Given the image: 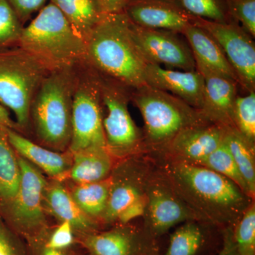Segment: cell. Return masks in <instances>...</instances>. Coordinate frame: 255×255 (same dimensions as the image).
Returning <instances> with one entry per match:
<instances>
[{
	"mask_svg": "<svg viewBox=\"0 0 255 255\" xmlns=\"http://www.w3.org/2000/svg\"><path fill=\"white\" fill-rule=\"evenodd\" d=\"M131 102L141 114L144 143L148 155H158L188 128L212 123L202 111L147 85L132 89Z\"/></svg>",
	"mask_w": 255,
	"mask_h": 255,
	"instance_id": "4",
	"label": "cell"
},
{
	"mask_svg": "<svg viewBox=\"0 0 255 255\" xmlns=\"http://www.w3.org/2000/svg\"><path fill=\"white\" fill-rule=\"evenodd\" d=\"M233 236L239 255H255V201L235 225Z\"/></svg>",
	"mask_w": 255,
	"mask_h": 255,
	"instance_id": "32",
	"label": "cell"
},
{
	"mask_svg": "<svg viewBox=\"0 0 255 255\" xmlns=\"http://www.w3.org/2000/svg\"><path fill=\"white\" fill-rule=\"evenodd\" d=\"M145 85L168 92L191 107L202 110L204 102V80L197 70L187 71L162 68L147 64Z\"/></svg>",
	"mask_w": 255,
	"mask_h": 255,
	"instance_id": "17",
	"label": "cell"
},
{
	"mask_svg": "<svg viewBox=\"0 0 255 255\" xmlns=\"http://www.w3.org/2000/svg\"><path fill=\"white\" fill-rule=\"evenodd\" d=\"M146 198L142 228L156 240L177 225L188 221L201 223L156 166L147 182Z\"/></svg>",
	"mask_w": 255,
	"mask_h": 255,
	"instance_id": "11",
	"label": "cell"
},
{
	"mask_svg": "<svg viewBox=\"0 0 255 255\" xmlns=\"http://www.w3.org/2000/svg\"><path fill=\"white\" fill-rule=\"evenodd\" d=\"M50 70L21 47L0 51V104L14 114L21 133L30 127L32 100Z\"/></svg>",
	"mask_w": 255,
	"mask_h": 255,
	"instance_id": "6",
	"label": "cell"
},
{
	"mask_svg": "<svg viewBox=\"0 0 255 255\" xmlns=\"http://www.w3.org/2000/svg\"><path fill=\"white\" fill-rule=\"evenodd\" d=\"M156 167L202 223L233 228L255 201L228 178L204 166L159 157Z\"/></svg>",
	"mask_w": 255,
	"mask_h": 255,
	"instance_id": "1",
	"label": "cell"
},
{
	"mask_svg": "<svg viewBox=\"0 0 255 255\" xmlns=\"http://www.w3.org/2000/svg\"><path fill=\"white\" fill-rule=\"evenodd\" d=\"M18 161L17 192L12 199L0 206V215L16 232L30 240L44 233V193L48 183L36 166L19 155Z\"/></svg>",
	"mask_w": 255,
	"mask_h": 255,
	"instance_id": "10",
	"label": "cell"
},
{
	"mask_svg": "<svg viewBox=\"0 0 255 255\" xmlns=\"http://www.w3.org/2000/svg\"><path fill=\"white\" fill-rule=\"evenodd\" d=\"M19 181L17 154L8 140L4 127H0V206L14 197Z\"/></svg>",
	"mask_w": 255,
	"mask_h": 255,
	"instance_id": "26",
	"label": "cell"
},
{
	"mask_svg": "<svg viewBox=\"0 0 255 255\" xmlns=\"http://www.w3.org/2000/svg\"><path fill=\"white\" fill-rule=\"evenodd\" d=\"M204 80V102L201 111L210 122L233 127V110L238 96L236 80L196 65Z\"/></svg>",
	"mask_w": 255,
	"mask_h": 255,
	"instance_id": "18",
	"label": "cell"
},
{
	"mask_svg": "<svg viewBox=\"0 0 255 255\" xmlns=\"http://www.w3.org/2000/svg\"><path fill=\"white\" fill-rule=\"evenodd\" d=\"M43 234L44 233L38 237L28 240L31 248V255H68L65 250L59 251L48 248L45 245Z\"/></svg>",
	"mask_w": 255,
	"mask_h": 255,
	"instance_id": "37",
	"label": "cell"
},
{
	"mask_svg": "<svg viewBox=\"0 0 255 255\" xmlns=\"http://www.w3.org/2000/svg\"><path fill=\"white\" fill-rule=\"evenodd\" d=\"M148 154L119 160L111 174L110 195L101 224L124 225L142 217L146 187L155 163Z\"/></svg>",
	"mask_w": 255,
	"mask_h": 255,
	"instance_id": "8",
	"label": "cell"
},
{
	"mask_svg": "<svg viewBox=\"0 0 255 255\" xmlns=\"http://www.w3.org/2000/svg\"><path fill=\"white\" fill-rule=\"evenodd\" d=\"M67 176L76 184L100 182L110 177L116 159L106 148H89L72 153Z\"/></svg>",
	"mask_w": 255,
	"mask_h": 255,
	"instance_id": "22",
	"label": "cell"
},
{
	"mask_svg": "<svg viewBox=\"0 0 255 255\" xmlns=\"http://www.w3.org/2000/svg\"><path fill=\"white\" fill-rule=\"evenodd\" d=\"M76 66L50 70L40 84L30 108V126L38 144L58 152L68 150L71 140Z\"/></svg>",
	"mask_w": 255,
	"mask_h": 255,
	"instance_id": "3",
	"label": "cell"
},
{
	"mask_svg": "<svg viewBox=\"0 0 255 255\" xmlns=\"http://www.w3.org/2000/svg\"><path fill=\"white\" fill-rule=\"evenodd\" d=\"M135 1V0H128V2H129V1Z\"/></svg>",
	"mask_w": 255,
	"mask_h": 255,
	"instance_id": "41",
	"label": "cell"
},
{
	"mask_svg": "<svg viewBox=\"0 0 255 255\" xmlns=\"http://www.w3.org/2000/svg\"><path fill=\"white\" fill-rule=\"evenodd\" d=\"M107 13H117L123 11L128 0H100Z\"/></svg>",
	"mask_w": 255,
	"mask_h": 255,
	"instance_id": "40",
	"label": "cell"
},
{
	"mask_svg": "<svg viewBox=\"0 0 255 255\" xmlns=\"http://www.w3.org/2000/svg\"><path fill=\"white\" fill-rule=\"evenodd\" d=\"M233 127L255 145V91L237 96L233 110Z\"/></svg>",
	"mask_w": 255,
	"mask_h": 255,
	"instance_id": "30",
	"label": "cell"
},
{
	"mask_svg": "<svg viewBox=\"0 0 255 255\" xmlns=\"http://www.w3.org/2000/svg\"><path fill=\"white\" fill-rule=\"evenodd\" d=\"M0 255H26L12 230L0 215Z\"/></svg>",
	"mask_w": 255,
	"mask_h": 255,
	"instance_id": "35",
	"label": "cell"
},
{
	"mask_svg": "<svg viewBox=\"0 0 255 255\" xmlns=\"http://www.w3.org/2000/svg\"><path fill=\"white\" fill-rule=\"evenodd\" d=\"M23 27L7 0H0V51L19 46Z\"/></svg>",
	"mask_w": 255,
	"mask_h": 255,
	"instance_id": "31",
	"label": "cell"
},
{
	"mask_svg": "<svg viewBox=\"0 0 255 255\" xmlns=\"http://www.w3.org/2000/svg\"><path fill=\"white\" fill-rule=\"evenodd\" d=\"M191 23L209 32L222 48L236 74L238 85L255 91L254 38L238 22L218 23L191 16Z\"/></svg>",
	"mask_w": 255,
	"mask_h": 255,
	"instance_id": "12",
	"label": "cell"
},
{
	"mask_svg": "<svg viewBox=\"0 0 255 255\" xmlns=\"http://www.w3.org/2000/svg\"><path fill=\"white\" fill-rule=\"evenodd\" d=\"M123 11L140 27L179 33L190 24L192 16L174 0H135L128 2Z\"/></svg>",
	"mask_w": 255,
	"mask_h": 255,
	"instance_id": "16",
	"label": "cell"
},
{
	"mask_svg": "<svg viewBox=\"0 0 255 255\" xmlns=\"http://www.w3.org/2000/svg\"><path fill=\"white\" fill-rule=\"evenodd\" d=\"M0 127L7 128L19 132V128L16 122L10 117L9 111L1 104H0Z\"/></svg>",
	"mask_w": 255,
	"mask_h": 255,
	"instance_id": "39",
	"label": "cell"
},
{
	"mask_svg": "<svg viewBox=\"0 0 255 255\" xmlns=\"http://www.w3.org/2000/svg\"><path fill=\"white\" fill-rule=\"evenodd\" d=\"M23 25L44 7L48 0H7Z\"/></svg>",
	"mask_w": 255,
	"mask_h": 255,
	"instance_id": "36",
	"label": "cell"
},
{
	"mask_svg": "<svg viewBox=\"0 0 255 255\" xmlns=\"http://www.w3.org/2000/svg\"><path fill=\"white\" fill-rule=\"evenodd\" d=\"M192 16L218 23L237 22L230 14L228 0H174Z\"/></svg>",
	"mask_w": 255,
	"mask_h": 255,
	"instance_id": "29",
	"label": "cell"
},
{
	"mask_svg": "<svg viewBox=\"0 0 255 255\" xmlns=\"http://www.w3.org/2000/svg\"><path fill=\"white\" fill-rule=\"evenodd\" d=\"M44 204L50 213L61 222H68L82 234L98 231L100 225L87 216L76 204L71 194L60 183L47 184Z\"/></svg>",
	"mask_w": 255,
	"mask_h": 255,
	"instance_id": "21",
	"label": "cell"
},
{
	"mask_svg": "<svg viewBox=\"0 0 255 255\" xmlns=\"http://www.w3.org/2000/svg\"><path fill=\"white\" fill-rule=\"evenodd\" d=\"M198 164L207 167L228 178L241 188L246 194L251 196L246 183L242 177L231 152L224 142V140L217 149Z\"/></svg>",
	"mask_w": 255,
	"mask_h": 255,
	"instance_id": "28",
	"label": "cell"
},
{
	"mask_svg": "<svg viewBox=\"0 0 255 255\" xmlns=\"http://www.w3.org/2000/svg\"><path fill=\"white\" fill-rule=\"evenodd\" d=\"M44 238L45 245L51 249L64 251L74 243L73 228L68 222H61L50 236Z\"/></svg>",
	"mask_w": 255,
	"mask_h": 255,
	"instance_id": "34",
	"label": "cell"
},
{
	"mask_svg": "<svg viewBox=\"0 0 255 255\" xmlns=\"http://www.w3.org/2000/svg\"><path fill=\"white\" fill-rule=\"evenodd\" d=\"M110 186V177L100 182L76 184L70 194L80 209L101 225L107 208Z\"/></svg>",
	"mask_w": 255,
	"mask_h": 255,
	"instance_id": "25",
	"label": "cell"
},
{
	"mask_svg": "<svg viewBox=\"0 0 255 255\" xmlns=\"http://www.w3.org/2000/svg\"><path fill=\"white\" fill-rule=\"evenodd\" d=\"M82 246L92 255H157V240L128 224L116 225L109 231L82 234Z\"/></svg>",
	"mask_w": 255,
	"mask_h": 255,
	"instance_id": "14",
	"label": "cell"
},
{
	"mask_svg": "<svg viewBox=\"0 0 255 255\" xmlns=\"http://www.w3.org/2000/svg\"><path fill=\"white\" fill-rule=\"evenodd\" d=\"M9 143L18 155L52 177L67 175L73 162L71 152H58L28 139L21 132L4 128Z\"/></svg>",
	"mask_w": 255,
	"mask_h": 255,
	"instance_id": "19",
	"label": "cell"
},
{
	"mask_svg": "<svg viewBox=\"0 0 255 255\" xmlns=\"http://www.w3.org/2000/svg\"><path fill=\"white\" fill-rule=\"evenodd\" d=\"M226 127L211 123L188 128L176 135L157 156L198 164L222 143Z\"/></svg>",
	"mask_w": 255,
	"mask_h": 255,
	"instance_id": "15",
	"label": "cell"
},
{
	"mask_svg": "<svg viewBox=\"0 0 255 255\" xmlns=\"http://www.w3.org/2000/svg\"><path fill=\"white\" fill-rule=\"evenodd\" d=\"M61 11L72 27L87 41L106 14L100 0H49Z\"/></svg>",
	"mask_w": 255,
	"mask_h": 255,
	"instance_id": "23",
	"label": "cell"
},
{
	"mask_svg": "<svg viewBox=\"0 0 255 255\" xmlns=\"http://www.w3.org/2000/svg\"><path fill=\"white\" fill-rule=\"evenodd\" d=\"M205 242L202 223L188 221L182 223L171 235L168 248L161 255H196Z\"/></svg>",
	"mask_w": 255,
	"mask_h": 255,
	"instance_id": "27",
	"label": "cell"
},
{
	"mask_svg": "<svg viewBox=\"0 0 255 255\" xmlns=\"http://www.w3.org/2000/svg\"><path fill=\"white\" fill-rule=\"evenodd\" d=\"M185 37L196 65L237 81L236 74L219 43L205 29L191 23L181 33Z\"/></svg>",
	"mask_w": 255,
	"mask_h": 255,
	"instance_id": "20",
	"label": "cell"
},
{
	"mask_svg": "<svg viewBox=\"0 0 255 255\" xmlns=\"http://www.w3.org/2000/svg\"><path fill=\"white\" fill-rule=\"evenodd\" d=\"M224 142L231 152L253 199L255 198V145L233 127H226Z\"/></svg>",
	"mask_w": 255,
	"mask_h": 255,
	"instance_id": "24",
	"label": "cell"
},
{
	"mask_svg": "<svg viewBox=\"0 0 255 255\" xmlns=\"http://www.w3.org/2000/svg\"><path fill=\"white\" fill-rule=\"evenodd\" d=\"M18 46L51 70L76 66L86 61V41L50 1L25 25Z\"/></svg>",
	"mask_w": 255,
	"mask_h": 255,
	"instance_id": "5",
	"label": "cell"
},
{
	"mask_svg": "<svg viewBox=\"0 0 255 255\" xmlns=\"http://www.w3.org/2000/svg\"><path fill=\"white\" fill-rule=\"evenodd\" d=\"M233 228H228L223 230L224 238L223 248L219 254L216 255H239L233 240Z\"/></svg>",
	"mask_w": 255,
	"mask_h": 255,
	"instance_id": "38",
	"label": "cell"
},
{
	"mask_svg": "<svg viewBox=\"0 0 255 255\" xmlns=\"http://www.w3.org/2000/svg\"><path fill=\"white\" fill-rule=\"evenodd\" d=\"M230 14L253 38L255 37V0H228Z\"/></svg>",
	"mask_w": 255,
	"mask_h": 255,
	"instance_id": "33",
	"label": "cell"
},
{
	"mask_svg": "<svg viewBox=\"0 0 255 255\" xmlns=\"http://www.w3.org/2000/svg\"><path fill=\"white\" fill-rule=\"evenodd\" d=\"M89 148L107 147L102 127L100 76L85 62L76 66L68 151L74 153Z\"/></svg>",
	"mask_w": 255,
	"mask_h": 255,
	"instance_id": "9",
	"label": "cell"
},
{
	"mask_svg": "<svg viewBox=\"0 0 255 255\" xmlns=\"http://www.w3.org/2000/svg\"><path fill=\"white\" fill-rule=\"evenodd\" d=\"M86 63L95 71L130 89L145 85L147 63L124 11L108 13L87 39Z\"/></svg>",
	"mask_w": 255,
	"mask_h": 255,
	"instance_id": "2",
	"label": "cell"
},
{
	"mask_svg": "<svg viewBox=\"0 0 255 255\" xmlns=\"http://www.w3.org/2000/svg\"><path fill=\"white\" fill-rule=\"evenodd\" d=\"M100 76L102 127L107 150L119 160L147 154L142 130L128 110L132 89Z\"/></svg>",
	"mask_w": 255,
	"mask_h": 255,
	"instance_id": "7",
	"label": "cell"
},
{
	"mask_svg": "<svg viewBox=\"0 0 255 255\" xmlns=\"http://www.w3.org/2000/svg\"><path fill=\"white\" fill-rule=\"evenodd\" d=\"M134 40L147 64L180 70H196L189 45L177 32L140 27L132 23Z\"/></svg>",
	"mask_w": 255,
	"mask_h": 255,
	"instance_id": "13",
	"label": "cell"
}]
</instances>
